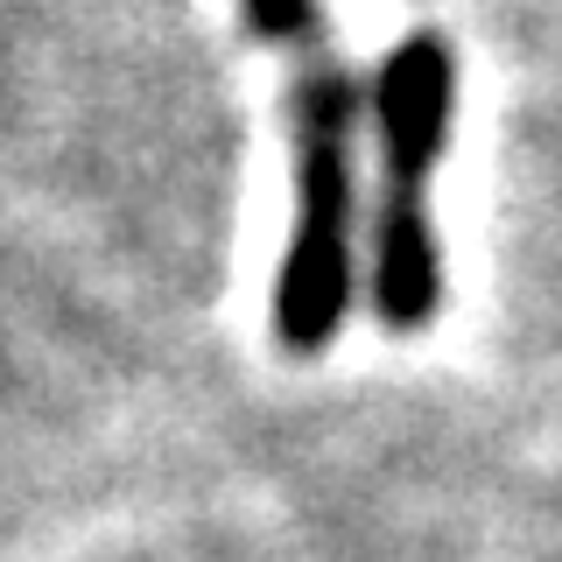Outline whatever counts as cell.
Returning a JSON list of instances; mask_svg holds the SVG:
<instances>
[{"mask_svg": "<svg viewBox=\"0 0 562 562\" xmlns=\"http://www.w3.org/2000/svg\"><path fill=\"white\" fill-rule=\"evenodd\" d=\"M246 29L274 49L289 78V148H295V211L274 268V345L316 359L351 310L359 260V78H351L324 0H239Z\"/></svg>", "mask_w": 562, "mask_h": 562, "instance_id": "6da1fadb", "label": "cell"}, {"mask_svg": "<svg viewBox=\"0 0 562 562\" xmlns=\"http://www.w3.org/2000/svg\"><path fill=\"white\" fill-rule=\"evenodd\" d=\"M373 120H380V204H373V316L394 338L436 324L443 310V260H436V218L429 190L436 162L457 127V49L436 29H415L386 49L380 85H373Z\"/></svg>", "mask_w": 562, "mask_h": 562, "instance_id": "7a4b0ae2", "label": "cell"}]
</instances>
